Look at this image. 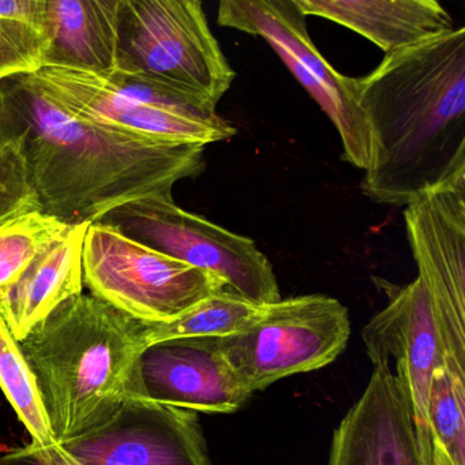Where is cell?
Masks as SVG:
<instances>
[{
  "label": "cell",
  "mask_w": 465,
  "mask_h": 465,
  "mask_svg": "<svg viewBox=\"0 0 465 465\" xmlns=\"http://www.w3.org/2000/svg\"><path fill=\"white\" fill-rule=\"evenodd\" d=\"M0 140L25 160L40 209L64 224L102 222L118 206L173 195L205 168L203 145L140 140L80 121L29 77L0 84Z\"/></svg>",
  "instance_id": "obj_1"
},
{
  "label": "cell",
  "mask_w": 465,
  "mask_h": 465,
  "mask_svg": "<svg viewBox=\"0 0 465 465\" xmlns=\"http://www.w3.org/2000/svg\"><path fill=\"white\" fill-rule=\"evenodd\" d=\"M355 91L369 130V200L404 208L465 179L464 26L385 55Z\"/></svg>",
  "instance_id": "obj_2"
},
{
  "label": "cell",
  "mask_w": 465,
  "mask_h": 465,
  "mask_svg": "<svg viewBox=\"0 0 465 465\" xmlns=\"http://www.w3.org/2000/svg\"><path fill=\"white\" fill-rule=\"evenodd\" d=\"M143 328L145 323L102 299L81 293L18 341L55 442L102 426L137 399Z\"/></svg>",
  "instance_id": "obj_3"
},
{
  "label": "cell",
  "mask_w": 465,
  "mask_h": 465,
  "mask_svg": "<svg viewBox=\"0 0 465 465\" xmlns=\"http://www.w3.org/2000/svg\"><path fill=\"white\" fill-rule=\"evenodd\" d=\"M115 72L159 81L214 107L236 78L198 0H122Z\"/></svg>",
  "instance_id": "obj_4"
},
{
  "label": "cell",
  "mask_w": 465,
  "mask_h": 465,
  "mask_svg": "<svg viewBox=\"0 0 465 465\" xmlns=\"http://www.w3.org/2000/svg\"><path fill=\"white\" fill-rule=\"evenodd\" d=\"M127 238L206 272L258 306L282 299L271 261L254 241L176 205L173 195L141 198L102 220Z\"/></svg>",
  "instance_id": "obj_5"
},
{
  "label": "cell",
  "mask_w": 465,
  "mask_h": 465,
  "mask_svg": "<svg viewBox=\"0 0 465 465\" xmlns=\"http://www.w3.org/2000/svg\"><path fill=\"white\" fill-rule=\"evenodd\" d=\"M91 295L145 323L171 322L227 290L206 272L160 254L104 223H92L83 247Z\"/></svg>",
  "instance_id": "obj_6"
},
{
  "label": "cell",
  "mask_w": 465,
  "mask_h": 465,
  "mask_svg": "<svg viewBox=\"0 0 465 465\" xmlns=\"http://www.w3.org/2000/svg\"><path fill=\"white\" fill-rule=\"evenodd\" d=\"M0 465H211L197 413L130 399L110 420L51 445L10 449Z\"/></svg>",
  "instance_id": "obj_7"
},
{
  "label": "cell",
  "mask_w": 465,
  "mask_h": 465,
  "mask_svg": "<svg viewBox=\"0 0 465 465\" xmlns=\"http://www.w3.org/2000/svg\"><path fill=\"white\" fill-rule=\"evenodd\" d=\"M350 336L347 307L314 293L269 304L254 325L219 337V344L241 385L252 394L282 378L328 366Z\"/></svg>",
  "instance_id": "obj_8"
},
{
  "label": "cell",
  "mask_w": 465,
  "mask_h": 465,
  "mask_svg": "<svg viewBox=\"0 0 465 465\" xmlns=\"http://www.w3.org/2000/svg\"><path fill=\"white\" fill-rule=\"evenodd\" d=\"M217 23L265 40L336 127L341 159L366 170L369 130L356 102L355 78L340 74L317 50L295 0H223Z\"/></svg>",
  "instance_id": "obj_9"
},
{
  "label": "cell",
  "mask_w": 465,
  "mask_h": 465,
  "mask_svg": "<svg viewBox=\"0 0 465 465\" xmlns=\"http://www.w3.org/2000/svg\"><path fill=\"white\" fill-rule=\"evenodd\" d=\"M404 222L446 367L465 380V179L408 203Z\"/></svg>",
  "instance_id": "obj_10"
},
{
  "label": "cell",
  "mask_w": 465,
  "mask_h": 465,
  "mask_svg": "<svg viewBox=\"0 0 465 465\" xmlns=\"http://www.w3.org/2000/svg\"><path fill=\"white\" fill-rule=\"evenodd\" d=\"M29 77L74 118L130 137L153 143L208 146L236 134L235 127L224 118L206 122L141 104L122 94L107 75L100 73L45 67Z\"/></svg>",
  "instance_id": "obj_11"
},
{
  "label": "cell",
  "mask_w": 465,
  "mask_h": 465,
  "mask_svg": "<svg viewBox=\"0 0 465 465\" xmlns=\"http://www.w3.org/2000/svg\"><path fill=\"white\" fill-rule=\"evenodd\" d=\"M361 340L374 369L391 370L407 397L419 456L424 459L432 449L427 419L430 383L434 370L446 366V359L420 280L415 279L391 293L388 306L364 326Z\"/></svg>",
  "instance_id": "obj_12"
},
{
  "label": "cell",
  "mask_w": 465,
  "mask_h": 465,
  "mask_svg": "<svg viewBox=\"0 0 465 465\" xmlns=\"http://www.w3.org/2000/svg\"><path fill=\"white\" fill-rule=\"evenodd\" d=\"M137 399L179 410L232 413L252 396L231 369L219 337L146 345L137 366Z\"/></svg>",
  "instance_id": "obj_13"
},
{
  "label": "cell",
  "mask_w": 465,
  "mask_h": 465,
  "mask_svg": "<svg viewBox=\"0 0 465 465\" xmlns=\"http://www.w3.org/2000/svg\"><path fill=\"white\" fill-rule=\"evenodd\" d=\"M329 465H423L407 397L377 367L331 438Z\"/></svg>",
  "instance_id": "obj_14"
},
{
  "label": "cell",
  "mask_w": 465,
  "mask_h": 465,
  "mask_svg": "<svg viewBox=\"0 0 465 465\" xmlns=\"http://www.w3.org/2000/svg\"><path fill=\"white\" fill-rule=\"evenodd\" d=\"M306 17L325 18L363 36L385 55L446 32L453 20L437 0H295Z\"/></svg>",
  "instance_id": "obj_15"
},
{
  "label": "cell",
  "mask_w": 465,
  "mask_h": 465,
  "mask_svg": "<svg viewBox=\"0 0 465 465\" xmlns=\"http://www.w3.org/2000/svg\"><path fill=\"white\" fill-rule=\"evenodd\" d=\"M88 225L69 227L0 298V317L17 341L56 307L83 293V247Z\"/></svg>",
  "instance_id": "obj_16"
},
{
  "label": "cell",
  "mask_w": 465,
  "mask_h": 465,
  "mask_svg": "<svg viewBox=\"0 0 465 465\" xmlns=\"http://www.w3.org/2000/svg\"><path fill=\"white\" fill-rule=\"evenodd\" d=\"M121 4L122 0H47L45 67L113 74L118 59Z\"/></svg>",
  "instance_id": "obj_17"
},
{
  "label": "cell",
  "mask_w": 465,
  "mask_h": 465,
  "mask_svg": "<svg viewBox=\"0 0 465 465\" xmlns=\"http://www.w3.org/2000/svg\"><path fill=\"white\" fill-rule=\"evenodd\" d=\"M266 307L224 290L209 296L171 322L145 323V344L189 337H227L254 325Z\"/></svg>",
  "instance_id": "obj_18"
},
{
  "label": "cell",
  "mask_w": 465,
  "mask_h": 465,
  "mask_svg": "<svg viewBox=\"0 0 465 465\" xmlns=\"http://www.w3.org/2000/svg\"><path fill=\"white\" fill-rule=\"evenodd\" d=\"M0 389L9 400L32 442H55L34 372L9 326L0 317Z\"/></svg>",
  "instance_id": "obj_19"
},
{
  "label": "cell",
  "mask_w": 465,
  "mask_h": 465,
  "mask_svg": "<svg viewBox=\"0 0 465 465\" xmlns=\"http://www.w3.org/2000/svg\"><path fill=\"white\" fill-rule=\"evenodd\" d=\"M69 225L42 211L0 224V298L23 276L35 258L66 233Z\"/></svg>",
  "instance_id": "obj_20"
},
{
  "label": "cell",
  "mask_w": 465,
  "mask_h": 465,
  "mask_svg": "<svg viewBox=\"0 0 465 465\" xmlns=\"http://www.w3.org/2000/svg\"><path fill=\"white\" fill-rule=\"evenodd\" d=\"M427 419L432 440L456 465H465V380L446 366L432 372Z\"/></svg>",
  "instance_id": "obj_21"
},
{
  "label": "cell",
  "mask_w": 465,
  "mask_h": 465,
  "mask_svg": "<svg viewBox=\"0 0 465 465\" xmlns=\"http://www.w3.org/2000/svg\"><path fill=\"white\" fill-rule=\"evenodd\" d=\"M47 50V35L40 26L0 18V84L37 74Z\"/></svg>",
  "instance_id": "obj_22"
},
{
  "label": "cell",
  "mask_w": 465,
  "mask_h": 465,
  "mask_svg": "<svg viewBox=\"0 0 465 465\" xmlns=\"http://www.w3.org/2000/svg\"><path fill=\"white\" fill-rule=\"evenodd\" d=\"M35 211H42L39 197L20 148L0 140V224Z\"/></svg>",
  "instance_id": "obj_23"
},
{
  "label": "cell",
  "mask_w": 465,
  "mask_h": 465,
  "mask_svg": "<svg viewBox=\"0 0 465 465\" xmlns=\"http://www.w3.org/2000/svg\"><path fill=\"white\" fill-rule=\"evenodd\" d=\"M47 0H0V18L34 24L45 31Z\"/></svg>",
  "instance_id": "obj_24"
},
{
  "label": "cell",
  "mask_w": 465,
  "mask_h": 465,
  "mask_svg": "<svg viewBox=\"0 0 465 465\" xmlns=\"http://www.w3.org/2000/svg\"><path fill=\"white\" fill-rule=\"evenodd\" d=\"M421 462L423 465H456L435 440H432L431 456L426 461Z\"/></svg>",
  "instance_id": "obj_25"
}]
</instances>
